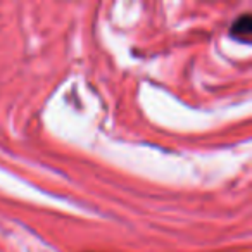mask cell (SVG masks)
<instances>
[{
  "label": "cell",
  "mask_w": 252,
  "mask_h": 252,
  "mask_svg": "<svg viewBox=\"0 0 252 252\" xmlns=\"http://www.w3.org/2000/svg\"><path fill=\"white\" fill-rule=\"evenodd\" d=\"M230 35L233 38H237L238 42H251V35H252V14L251 12H245L240 18H237L231 23L230 28Z\"/></svg>",
  "instance_id": "obj_1"
}]
</instances>
